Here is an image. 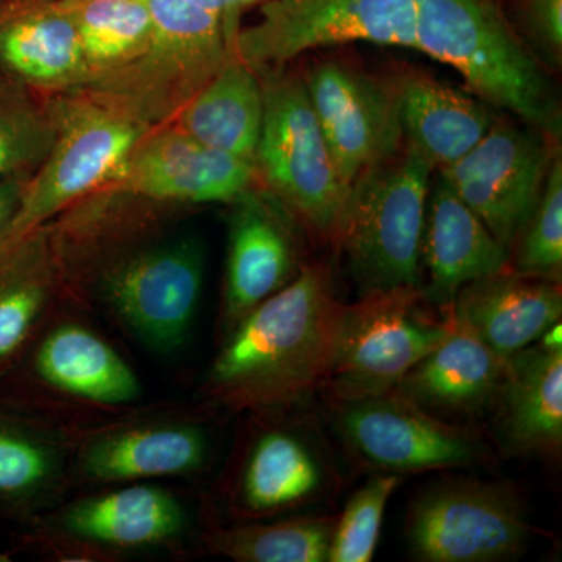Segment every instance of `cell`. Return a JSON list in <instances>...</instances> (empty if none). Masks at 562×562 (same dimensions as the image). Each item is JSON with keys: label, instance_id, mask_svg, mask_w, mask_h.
<instances>
[{"label": "cell", "instance_id": "6da1fadb", "mask_svg": "<svg viewBox=\"0 0 562 562\" xmlns=\"http://www.w3.org/2000/svg\"><path fill=\"white\" fill-rule=\"evenodd\" d=\"M344 306L331 269L303 265L290 284L232 328L211 369V394L236 409L301 401L330 372Z\"/></svg>", "mask_w": 562, "mask_h": 562}, {"label": "cell", "instance_id": "7a4b0ae2", "mask_svg": "<svg viewBox=\"0 0 562 562\" xmlns=\"http://www.w3.org/2000/svg\"><path fill=\"white\" fill-rule=\"evenodd\" d=\"M414 11L416 50L452 66L480 101L560 140L552 81L492 0H414Z\"/></svg>", "mask_w": 562, "mask_h": 562}, {"label": "cell", "instance_id": "3957f363", "mask_svg": "<svg viewBox=\"0 0 562 562\" xmlns=\"http://www.w3.org/2000/svg\"><path fill=\"white\" fill-rule=\"evenodd\" d=\"M431 162L405 139L390 160L351 183L333 243L362 294L422 288V235Z\"/></svg>", "mask_w": 562, "mask_h": 562}, {"label": "cell", "instance_id": "277c9868", "mask_svg": "<svg viewBox=\"0 0 562 562\" xmlns=\"http://www.w3.org/2000/svg\"><path fill=\"white\" fill-rule=\"evenodd\" d=\"M52 121L54 140L25 181L7 247L31 236L70 203L120 180L136 144L150 132L149 122L106 94L66 101Z\"/></svg>", "mask_w": 562, "mask_h": 562}, {"label": "cell", "instance_id": "5b68a950", "mask_svg": "<svg viewBox=\"0 0 562 562\" xmlns=\"http://www.w3.org/2000/svg\"><path fill=\"white\" fill-rule=\"evenodd\" d=\"M257 72L265 95L258 179L299 224L333 243L349 188L336 171L305 80L281 68Z\"/></svg>", "mask_w": 562, "mask_h": 562}, {"label": "cell", "instance_id": "8992f818", "mask_svg": "<svg viewBox=\"0 0 562 562\" xmlns=\"http://www.w3.org/2000/svg\"><path fill=\"white\" fill-rule=\"evenodd\" d=\"M431 306L416 286L368 292L344 306L335 358L322 383L331 401L342 405L395 390L452 328L453 308L438 316Z\"/></svg>", "mask_w": 562, "mask_h": 562}, {"label": "cell", "instance_id": "52a82bcc", "mask_svg": "<svg viewBox=\"0 0 562 562\" xmlns=\"http://www.w3.org/2000/svg\"><path fill=\"white\" fill-rule=\"evenodd\" d=\"M140 2L154 25L149 50L102 87L149 122L179 113L235 55V40L220 16L192 0Z\"/></svg>", "mask_w": 562, "mask_h": 562}, {"label": "cell", "instance_id": "ba28073f", "mask_svg": "<svg viewBox=\"0 0 562 562\" xmlns=\"http://www.w3.org/2000/svg\"><path fill=\"white\" fill-rule=\"evenodd\" d=\"M358 41L416 49L414 0H262L258 21L236 33L235 55L255 70L277 69Z\"/></svg>", "mask_w": 562, "mask_h": 562}, {"label": "cell", "instance_id": "9c48e42d", "mask_svg": "<svg viewBox=\"0 0 562 562\" xmlns=\"http://www.w3.org/2000/svg\"><path fill=\"white\" fill-rule=\"evenodd\" d=\"M406 536L417 561L498 562L524 552L530 525L508 484L452 480L414 501Z\"/></svg>", "mask_w": 562, "mask_h": 562}, {"label": "cell", "instance_id": "30bf717a", "mask_svg": "<svg viewBox=\"0 0 562 562\" xmlns=\"http://www.w3.org/2000/svg\"><path fill=\"white\" fill-rule=\"evenodd\" d=\"M557 144L560 140L524 122L495 120L475 147L438 172L494 238L512 251L541 198L547 173L560 151Z\"/></svg>", "mask_w": 562, "mask_h": 562}, {"label": "cell", "instance_id": "8fae6325", "mask_svg": "<svg viewBox=\"0 0 562 562\" xmlns=\"http://www.w3.org/2000/svg\"><path fill=\"white\" fill-rule=\"evenodd\" d=\"M203 271L202 243L183 236L117 262L103 279V295L140 341L157 350H173L190 333Z\"/></svg>", "mask_w": 562, "mask_h": 562}, {"label": "cell", "instance_id": "7c38bea8", "mask_svg": "<svg viewBox=\"0 0 562 562\" xmlns=\"http://www.w3.org/2000/svg\"><path fill=\"white\" fill-rule=\"evenodd\" d=\"M303 80L336 171L347 188L402 149L405 138L392 79H375L355 66L325 61Z\"/></svg>", "mask_w": 562, "mask_h": 562}, {"label": "cell", "instance_id": "4fadbf2b", "mask_svg": "<svg viewBox=\"0 0 562 562\" xmlns=\"http://www.w3.org/2000/svg\"><path fill=\"white\" fill-rule=\"evenodd\" d=\"M341 406L344 439L362 461L384 472L458 468L486 458L476 436L436 419L397 390Z\"/></svg>", "mask_w": 562, "mask_h": 562}, {"label": "cell", "instance_id": "5bb4252c", "mask_svg": "<svg viewBox=\"0 0 562 562\" xmlns=\"http://www.w3.org/2000/svg\"><path fill=\"white\" fill-rule=\"evenodd\" d=\"M225 265V317L232 328L303 268L299 221L268 190L251 187L232 202Z\"/></svg>", "mask_w": 562, "mask_h": 562}, {"label": "cell", "instance_id": "9a60e30c", "mask_svg": "<svg viewBox=\"0 0 562 562\" xmlns=\"http://www.w3.org/2000/svg\"><path fill=\"white\" fill-rule=\"evenodd\" d=\"M257 179L254 161L205 146L176 125L147 133L117 181L149 201L232 203Z\"/></svg>", "mask_w": 562, "mask_h": 562}, {"label": "cell", "instance_id": "2e32d148", "mask_svg": "<svg viewBox=\"0 0 562 562\" xmlns=\"http://www.w3.org/2000/svg\"><path fill=\"white\" fill-rule=\"evenodd\" d=\"M435 172L422 235V291L432 305L449 310L468 284L505 269L512 251Z\"/></svg>", "mask_w": 562, "mask_h": 562}, {"label": "cell", "instance_id": "e0dca14e", "mask_svg": "<svg viewBox=\"0 0 562 562\" xmlns=\"http://www.w3.org/2000/svg\"><path fill=\"white\" fill-rule=\"evenodd\" d=\"M0 70L25 88L90 83L79 31L57 0L0 3Z\"/></svg>", "mask_w": 562, "mask_h": 562}, {"label": "cell", "instance_id": "ac0fdd59", "mask_svg": "<svg viewBox=\"0 0 562 562\" xmlns=\"http://www.w3.org/2000/svg\"><path fill=\"white\" fill-rule=\"evenodd\" d=\"M452 308L492 350L509 358L538 342L547 328L561 321V283L506 266L468 284Z\"/></svg>", "mask_w": 562, "mask_h": 562}, {"label": "cell", "instance_id": "d6986e66", "mask_svg": "<svg viewBox=\"0 0 562 562\" xmlns=\"http://www.w3.org/2000/svg\"><path fill=\"white\" fill-rule=\"evenodd\" d=\"M506 361L453 312L446 338L395 387L427 412L482 413L497 398Z\"/></svg>", "mask_w": 562, "mask_h": 562}, {"label": "cell", "instance_id": "ffe728a7", "mask_svg": "<svg viewBox=\"0 0 562 562\" xmlns=\"http://www.w3.org/2000/svg\"><path fill=\"white\" fill-rule=\"evenodd\" d=\"M495 403L498 438L506 450L525 457H560L562 351L535 342L509 357Z\"/></svg>", "mask_w": 562, "mask_h": 562}, {"label": "cell", "instance_id": "44dd1931", "mask_svg": "<svg viewBox=\"0 0 562 562\" xmlns=\"http://www.w3.org/2000/svg\"><path fill=\"white\" fill-rule=\"evenodd\" d=\"M392 81L403 138L425 155L435 171L464 157L494 125L495 117L479 98L430 76L405 72Z\"/></svg>", "mask_w": 562, "mask_h": 562}, {"label": "cell", "instance_id": "7402d4cb", "mask_svg": "<svg viewBox=\"0 0 562 562\" xmlns=\"http://www.w3.org/2000/svg\"><path fill=\"white\" fill-rule=\"evenodd\" d=\"M262 116L260 74L233 55L179 111L177 125L205 146L255 162Z\"/></svg>", "mask_w": 562, "mask_h": 562}, {"label": "cell", "instance_id": "603a6c76", "mask_svg": "<svg viewBox=\"0 0 562 562\" xmlns=\"http://www.w3.org/2000/svg\"><path fill=\"white\" fill-rule=\"evenodd\" d=\"M209 453L201 428L140 425L99 436L85 447L81 469L98 482H133L199 471Z\"/></svg>", "mask_w": 562, "mask_h": 562}, {"label": "cell", "instance_id": "cb8c5ba5", "mask_svg": "<svg viewBox=\"0 0 562 562\" xmlns=\"http://www.w3.org/2000/svg\"><path fill=\"white\" fill-rule=\"evenodd\" d=\"M33 369L49 386L101 405H122L140 392L131 366L81 325H61L49 333L36 350Z\"/></svg>", "mask_w": 562, "mask_h": 562}, {"label": "cell", "instance_id": "d4e9b609", "mask_svg": "<svg viewBox=\"0 0 562 562\" xmlns=\"http://www.w3.org/2000/svg\"><path fill=\"white\" fill-rule=\"evenodd\" d=\"M66 530L85 541L113 547L154 546L184 527L179 502L155 486H131L79 502L66 513Z\"/></svg>", "mask_w": 562, "mask_h": 562}, {"label": "cell", "instance_id": "484cf974", "mask_svg": "<svg viewBox=\"0 0 562 562\" xmlns=\"http://www.w3.org/2000/svg\"><path fill=\"white\" fill-rule=\"evenodd\" d=\"M83 44L90 83L120 76L149 50L150 14L140 0H57Z\"/></svg>", "mask_w": 562, "mask_h": 562}, {"label": "cell", "instance_id": "4316f807", "mask_svg": "<svg viewBox=\"0 0 562 562\" xmlns=\"http://www.w3.org/2000/svg\"><path fill=\"white\" fill-rule=\"evenodd\" d=\"M324 484L316 454L286 431L262 435L244 469L241 494L251 513H276L308 501Z\"/></svg>", "mask_w": 562, "mask_h": 562}, {"label": "cell", "instance_id": "83f0119b", "mask_svg": "<svg viewBox=\"0 0 562 562\" xmlns=\"http://www.w3.org/2000/svg\"><path fill=\"white\" fill-rule=\"evenodd\" d=\"M46 301V271L32 233L0 251V364L21 349Z\"/></svg>", "mask_w": 562, "mask_h": 562}, {"label": "cell", "instance_id": "f1b7e54d", "mask_svg": "<svg viewBox=\"0 0 562 562\" xmlns=\"http://www.w3.org/2000/svg\"><path fill=\"white\" fill-rule=\"evenodd\" d=\"M336 517L246 525L217 532V552L239 562H324L328 560Z\"/></svg>", "mask_w": 562, "mask_h": 562}, {"label": "cell", "instance_id": "f546056e", "mask_svg": "<svg viewBox=\"0 0 562 562\" xmlns=\"http://www.w3.org/2000/svg\"><path fill=\"white\" fill-rule=\"evenodd\" d=\"M54 135V121L36 109L24 85L0 70V181L31 177Z\"/></svg>", "mask_w": 562, "mask_h": 562}, {"label": "cell", "instance_id": "4dcf8cb0", "mask_svg": "<svg viewBox=\"0 0 562 562\" xmlns=\"http://www.w3.org/2000/svg\"><path fill=\"white\" fill-rule=\"evenodd\" d=\"M508 268L524 276L560 281L562 276V157L554 155L541 198L525 224Z\"/></svg>", "mask_w": 562, "mask_h": 562}, {"label": "cell", "instance_id": "1f68e13d", "mask_svg": "<svg viewBox=\"0 0 562 562\" xmlns=\"http://www.w3.org/2000/svg\"><path fill=\"white\" fill-rule=\"evenodd\" d=\"M55 454L36 432L0 414V508L20 509L46 490Z\"/></svg>", "mask_w": 562, "mask_h": 562}, {"label": "cell", "instance_id": "d6a6232c", "mask_svg": "<svg viewBox=\"0 0 562 562\" xmlns=\"http://www.w3.org/2000/svg\"><path fill=\"white\" fill-rule=\"evenodd\" d=\"M401 480L397 473H380L351 495L342 516L336 519L327 561H372L387 502Z\"/></svg>", "mask_w": 562, "mask_h": 562}, {"label": "cell", "instance_id": "836d02e7", "mask_svg": "<svg viewBox=\"0 0 562 562\" xmlns=\"http://www.w3.org/2000/svg\"><path fill=\"white\" fill-rule=\"evenodd\" d=\"M524 24L539 61L558 69L562 63V0H520Z\"/></svg>", "mask_w": 562, "mask_h": 562}, {"label": "cell", "instance_id": "e575fe53", "mask_svg": "<svg viewBox=\"0 0 562 562\" xmlns=\"http://www.w3.org/2000/svg\"><path fill=\"white\" fill-rule=\"evenodd\" d=\"M27 179L29 177H18V179L0 181V251L5 249L9 243L11 225L20 210L22 192Z\"/></svg>", "mask_w": 562, "mask_h": 562}, {"label": "cell", "instance_id": "d590c367", "mask_svg": "<svg viewBox=\"0 0 562 562\" xmlns=\"http://www.w3.org/2000/svg\"><path fill=\"white\" fill-rule=\"evenodd\" d=\"M192 2L220 16L232 38L235 40L236 33L241 27L239 20L244 11L261 3L262 0H192Z\"/></svg>", "mask_w": 562, "mask_h": 562}, {"label": "cell", "instance_id": "8d00e7d4", "mask_svg": "<svg viewBox=\"0 0 562 562\" xmlns=\"http://www.w3.org/2000/svg\"><path fill=\"white\" fill-rule=\"evenodd\" d=\"M539 346L550 351H562V325L561 321L547 328L546 333L538 339Z\"/></svg>", "mask_w": 562, "mask_h": 562}, {"label": "cell", "instance_id": "74e56055", "mask_svg": "<svg viewBox=\"0 0 562 562\" xmlns=\"http://www.w3.org/2000/svg\"><path fill=\"white\" fill-rule=\"evenodd\" d=\"M0 560H2V558H0Z\"/></svg>", "mask_w": 562, "mask_h": 562}]
</instances>
